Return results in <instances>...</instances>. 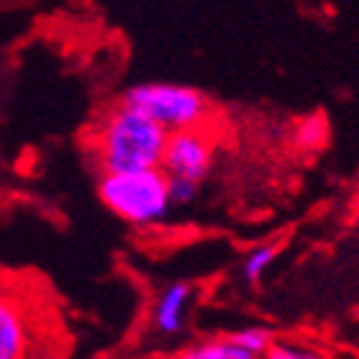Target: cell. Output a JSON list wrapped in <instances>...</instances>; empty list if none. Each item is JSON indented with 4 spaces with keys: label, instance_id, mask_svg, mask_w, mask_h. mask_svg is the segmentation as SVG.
<instances>
[{
    "label": "cell",
    "instance_id": "1",
    "mask_svg": "<svg viewBox=\"0 0 359 359\" xmlns=\"http://www.w3.org/2000/svg\"><path fill=\"white\" fill-rule=\"evenodd\" d=\"M167 131L123 103L111 105L88 131V154L97 172L154 170L162 162Z\"/></svg>",
    "mask_w": 359,
    "mask_h": 359
},
{
    "label": "cell",
    "instance_id": "2",
    "mask_svg": "<svg viewBox=\"0 0 359 359\" xmlns=\"http://www.w3.org/2000/svg\"><path fill=\"white\" fill-rule=\"evenodd\" d=\"M97 195L113 216L131 226L159 224L172 208L167 175L159 167L136 172H100Z\"/></svg>",
    "mask_w": 359,
    "mask_h": 359
},
{
    "label": "cell",
    "instance_id": "3",
    "mask_svg": "<svg viewBox=\"0 0 359 359\" xmlns=\"http://www.w3.org/2000/svg\"><path fill=\"white\" fill-rule=\"evenodd\" d=\"M118 103L144 113L147 118L170 131L205 126L210 118V100L201 90L175 83H142L128 88Z\"/></svg>",
    "mask_w": 359,
    "mask_h": 359
},
{
    "label": "cell",
    "instance_id": "4",
    "mask_svg": "<svg viewBox=\"0 0 359 359\" xmlns=\"http://www.w3.org/2000/svg\"><path fill=\"white\" fill-rule=\"evenodd\" d=\"M216 159V139L205 126L170 131L159 170L167 177H185L203 182Z\"/></svg>",
    "mask_w": 359,
    "mask_h": 359
},
{
    "label": "cell",
    "instance_id": "5",
    "mask_svg": "<svg viewBox=\"0 0 359 359\" xmlns=\"http://www.w3.org/2000/svg\"><path fill=\"white\" fill-rule=\"evenodd\" d=\"M34 349V316L15 283L0 280V359H29Z\"/></svg>",
    "mask_w": 359,
    "mask_h": 359
},
{
    "label": "cell",
    "instance_id": "6",
    "mask_svg": "<svg viewBox=\"0 0 359 359\" xmlns=\"http://www.w3.org/2000/svg\"><path fill=\"white\" fill-rule=\"evenodd\" d=\"M190 298H193V285L190 283L167 285L154 303V316H151L154 329L165 337H177L185 326V311Z\"/></svg>",
    "mask_w": 359,
    "mask_h": 359
},
{
    "label": "cell",
    "instance_id": "7",
    "mask_svg": "<svg viewBox=\"0 0 359 359\" xmlns=\"http://www.w3.org/2000/svg\"><path fill=\"white\" fill-rule=\"evenodd\" d=\"M175 359H259V357L247 352V349H241V346H236L229 337H221V339H208V341L187 346Z\"/></svg>",
    "mask_w": 359,
    "mask_h": 359
},
{
    "label": "cell",
    "instance_id": "8",
    "mask_svg": "<svg viewBox=\"0 0 359 359\" xmlns=\"http://www.w3.org/2000/svg\"><path fill=\"white\" fill-rule=\"evenodd\" d=\"M329 142V118L323 113H313L298 121V126L292 131V144L303 151H318Z\"/></svg>",
    "mask_w": 359,
    "mask_h": 359
},
{
    "label": "cell",
    "instance_id": "9",
    "mask_svg": "<svg viewBox=\"0 0 359 359\" xmlns=\"http://www.w3.org/2000/svg\"><path fill=\"white\" fill-rule=\"evenodd\" d=\"M280 249H283L280 241H269V244H262V247H257L249 252L244 264H241V272H244L249 285H259L264 272L272 267V262H275L277 255H280Z\"/></svg>",
    "mask_w": 359,
    "mask_h": 359
},
{
    "label": "cell",
    "instance_id": "10",
    "mask_svg": "<svg viewBox=\"0 0 359 359\" xmlns=\"http://www.w3.org/2000/svg\"><path fill=\"white\" fill-rule=\"evenodd\" d=\"M229 339L236 346H241V349H247V352L257 354V357L262 359V354L269 349V344L275 341V331L267 329V326H249V329L229 334Z\"/></svg>",
    "mask_w": 359,
    "mask_h": 359
},
{
    "label": "cell",
    "instance_id": "11",
    "mask_svg": "<svg viewBox=\"0 0 359 359\" xmlns=\"http://www.w3.org/2000/svg\"><path fill=\"white\" fill-rule=\"evenodd\" d=\"M262 357L264 359H331L329 354L318 352V349L292 344V341H277V339L269 344V349Z\"/></svg>",
    "mask_w": 359,
    "mask_h": 359
},
{
    "label": "cell",
    "instance_id": "12",
    "mask_svg": "<svg viewBox=\"0 0 359 359\" xmlns=\"http://www.w3.org/2000/svg\"><path fill=\"white\" fill-rule=\"evenodd\" d=\"M201 182L185 177H167V193H170V203L172 205H190L198 198Z\"/></svg>",
    "mask_w": 359,
    "mask_h": 359
}]
</instances>
